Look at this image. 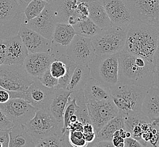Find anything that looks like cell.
I'll return each mask as SVG.
<instances>
[{
	"instance_id": "bcb514c9",
	"label": "cell",
	"mask_w": 159,
	"mask_h": 147,
	"mask_svg": "<svg viewBox=\"0 0 159 147\" xmlns=\"http://www.w3.org/2000/svg\"><path fill=\"white\" fill-rule=\"evenodd\" d=\"M84 135V138L86 140V141L88 143H90L94 140L95 138L96 134L95 132H91L89 134H83Z\"/></svg>"
},
{
	"instance_id": "f907efd6",
	"label": "cell",
	"mask_w": 159,
	"mask_h": 147,
	"mask_svg": "<svg viewBox=\"0 0 159 147\" xmlns=\"http://www.w3.org/2000/svg\"><path fill=\"white\" fill-rule=\"evenodd\" d=\"M45 2H46L47 3H50V2H52L53 0H43Z\"/></svg>"
},
{
	"instance_id": "7c38bea8",
	"label": "cell",
	"mask_w": 159,
	"mask_h": 147,
	"mask_svg": "<svg viewBox=\"0 0 159 147\" xmlns=\"http://www.w3.org/2000/svg\"><path fill=\"white\" fill-rule=\"evenodd\" d=\"M0 109L14 125L25 124L34 117L37 110L21 98H11L5 103H0Z\"/></svg>"
},
{
	"instance_id": "9c48e42d",
	"label": "cell",
	"mask_w": 159,
	"mask_h": 147,
	"mask_svg": "<svg viewBox=\"0 0 159 147\" xmlns=\"http://www.w3.org/2000/svg\"><path fill=\"white\" fill-rule=\"evenodd\" d=\"M54 92L55 88L47 87L38 79H34L25 91H9V93L10 99L21 98L27 101L37 109L48 110Z\"/></svg>"
},
{
	"instance_id": "484cf974",
	"label": "cell",
	"mask_w": 159,
	"mask_h": 147,
	"mask_svg": "<svg viewBox=\"0 0 159 147\" xmlns=\"http://www.w3.org/2000/svg\"><path fill=\"white\" fill-rule=\"evenodd\" d=\"M90 78L88 65H77L66 90L71 92L83 90Z\"/></svg>"
},
{
	"instance_id": "7bdbcfd3",
	"label": "cell",
	"mask_w": 159,
	"mask_h": 147,
	"mask_svg": "<svg viewBox=\"0 0 159 147\" xmlns=\"http://www.w3.org/2000/svg\"><path fill=\"white\" fill-rule=\"evenodd\" d=\"M152 63L155 70H159V48H157L153 56Z\"/></svg>"
},
{
	"instance_id": "ba28073f",
	"label": "cell",
	"mask_w": 159,
	"mask_h": 147,
	"mask_svg": "<svg viewBox=\"0 0 159 147\" xmlns=\"http://www.w3.org/2000/svg\"><path fill=\"white\" fill-rule=\"evenodd\" d=\"M62 123L58 122L48 110L37 109L34 117L25 125L35 143L39 139L53 134L62 135Z\"/></svg>"
},
{
	"instance_id": "db71d44e",
	"label": "cell",
	"mask_w": 159,
	"mask_h": 147,
	"mask_svg": "<svg viewBox=\"0 0 159 147\" xmlns=\"http://www.w3.org/2000/svg\"><path fill=\"white\" fill-rule=\"evenodd\" d=\"M1 88H2L1 87H0V89H1Z\"/></svg>"
},
{
	"instance_id": "4fadbf2b",
	"label": "cell",
	"mask_w": 159,
	"mask_h": 147,
	"mask_svg": "<svg viewBox=\"0 0 159 147\" xmlns=\"http://www.w3.org/2000/svg\"><path fill=\"white\" fill-rule=\"evenodd\" d=\"M57 20L53 1L47 3L44 9L38 16L29 21H25L24 24L29 29L52 41L54 29Z\"/></svg>"
},
{
	"instance_id": "681fc988",
	"label": "cell",
	"mask_w": 159,
	"mask_h": 147,
	"mask_svg": "<svg viewBox=\"0 0 159 147\" xmlns=\"http://www.w3.org/2000/svg\"><path fill=\"white\" fill-rule=\"evenodd\" d=\"M88 2H98L100 1V0H86Z\"/></svg>"
},
{
	"instance_id": "4dcf8cb0",
	"label": "cell",
	"mask_w": 159,
	"mask_h": 147,
	"mask_svg": "<svg viewBox=\"0 0 159 147\" xmlns=\"http://www.w3.org/2000/svg\"><path fill=\"white\" fill-rule=\"evenodd\" d=\"M46 4L47 2L43 0H31L24 10L25 21H29L38 16L44 9Z\"/></svg>"
},
{
	"instance_id": "f5cc1de1",
	"label": "cell",
	"mask_w": 159,
	"mask_h": 147,
	"mask_svg": "<svg viewBox=\"0 0 159 147\" xmlns=\"http://www.w3.org/2000/svg\"><path fill=\"white\" fill-rule=\"evenodd\" d=\"M156 28H157V32H158V34H159V26L156 27Z\"/></svg>"
},
{
	"instance_id": "8fae6325",
	"label": "cell",
	"mask_w": 159,
	"mask_h": 147,
	"mask_svg": "<svg viewBox=\"0 0 159 147\" xmlns=\"http://www.w3.org/2000/svg\"><path fill=\"white\" fill-rule=\"evenodd\" d=\"M135 19L159 26V0H123Z\"/></svg>"
},
{
	"instance_id": "3957f363",
	"label": "cell",
	"mask_w": 159,
	"mask_h": 147,
	"mask_svg": "<svg viewBox=\"0 0 159 147\" xmlns=\"http://www.w3.org/2000/svg\"><path fill=\"white\" fill-rule=\"evenodd\" d=\"M112 99L124 115L142 112V105L150 87L117 82L109 86Z\"/></svg>"
},
{
	"instance_id": "836d02e7",
	"label": "cell",
	"mask_w": 159,
	"mask_h": 147,
	"mask_svg": "<svg viewBox=\"0 0 159 147\" xmlns=\"http://www.w3.org/2000/svg\"><path fill=\"white\" fill-rule=\"evenodd\" d=\"M38 79L44 86L50 88H56L58 85V79L52 76L49 69L45 71Z\"/></svg>"
},
{
	"instance_id": "816d5d0a",
	"label": "cell",
	"mask_w": 159,
	"mask_h": 147,
	"mask_svg": "<svg viewBox=\"0 0 159 147\" xmlns=\"http://www.w3.org/2000/svg\"><path fill=\"white\" fill-rule=\"evenodd\" d=\"M157 48H159V36L158 37V41H157Z\"/></svg>"
},
{
	"instance_id": "b9f144b4",
	"label": "cell",
	"mask_w": 159,
	"mask_h": 147,
	"mask_svg": "<svg viewBox=\"0 0 159 147\" xmlns=\"http://www.w3.org/2000/svg\"><path fill=\"white\" fill-rule=\"evenodd\" d=\"M5 60V45L2 41H0V66L4 64Z\"/></svg>"
},
{
	"instance_id": "83f0119b",
	"label": "cell",
	"mask_w": 159,
	"mask_h": 147,
	"mask_svg": "<svg viewBox=\"0 0 159 147\" xmlns=\"http://www.w3.org/2000/svg\"><path fill=\"white\" fill-rule=\"evenodd\" d=\"M73 27L76 35L87 38H92L102 31L89 16L80 20Z\"/></svg>"
},
{
	"instance_id": "ffe728a7",
	"label": "cell",
	"mask_w": 159,
	"mask_h": 147,
	"mask_svg": "<svg viewBox=\"0 0 159 147\" xmlns=\"http://www.w3.org/2000/svg\"><path fill=\"white\" fill-rule=\"evenodd\" d=\"M83 92L88 100L103 101L112 99L109 86L92 77L86 84Z\"/></svg>"
},
{
	"instance_id": "d590c367",
	"label": "cell",
	"mask_w": 159,
	"mask_h": 147,
	"mask_svg": "<svg viewBox=\"0 0 159 147\" xmlns=\"http://www.w3.org/2000/svg\"><path fill=\"white\" fill-rule=\"evenodd\" d=\"M13 126V122L10 120L0 109V130H9Z\"/></svg>"
},
{
	"instance_id": "e0dca14e",
	"label": "cell",
	"mask_w": 159,
	"mask_h": 147,
	"mask_svg": "<svg viewBox=\"0 0 159 147\" xmlns=\"http://www.w3.org/2000/svg\"><path fill=\"white\" fill-rule=\"evenodd\" d=\"M56 58L54 53H29L23 65L31 77L34 79H39L49 69L51 64Z\"/></svg>"
},
{
	"instance_id": "5bb4252c",
	"label": "cell",
	"mask_w": 159,
	"mask_h": 147,
	"mask_svg": "<svg viewBox=\"0 0 159 147\" xmlns=\"http://www.w3.org/2000/svg\"><path fill=\"white\" fill-rule=\"evenodd\" d=\"M66 55L77 65H88L96 56L91 38L78 35L67 46Z\"/></svg>"
},
{
	"instance_id": "f35d334b",
	"label": "cell",
	"mask_w": 159,
	"mask_h": 147,
	"mask_svg": "<svg viewBox=\"0 0 159 147\" xmlns=\"http://www.w3.org/2000/svg\"><path fill=\"white\" fill-rule=\"evenodd\" d=\"M87 147H114L112 141H100L95 143H89Z\"/></svg>"
},
{
	"instance_id": "8d00e7d4",
	"label": "cell",
	"mask_w": 159,
	"mask_h": 147,
	"mask_svg": "<svg viewBox=\"0 0 159 147\" xmlns=\"http://www.w3.org/2000/svg\"><path fill=\"white\" fill-rule=\"evenodd\" d=\"M9 130H0V147H9Z\"/></svg>"
},
{
	"instance_id": "ab89813d",
	"label": "cell",
	"mask_w": 159,
	"mask_h": 147,
	"mask_svg": "<svg viewBox=\"0 0 159 147\" xmlns=\"http://www.w3.org/2000/svg\"><path fill=\"white\" fill-rule=\"evenodd\" d=\"M10 99L9 91L3 88L0 89V103L7 102Z\"/></svg>"
},
{
	"instance_id": "7a4b0ae2",
	"label": "cell",
	"mask_w": 159,
	"mask_h": 147,
	"mask_svg": "<svg viewBox=\"0 0 159 147\" xmlns=\"http://www.w3.org/2000/svg\"><path fill=\"white\" fill-rule=\"evenodd\" d=\"M118 82L150 87L155 70L152 62L125 51L118 53Z\"/></svg>"
},
{
	"instance_id": "52a82bcc",
	"label": "cell",
	"mask_w": 159,
	"mask_h": 147,
	"mask_svg": "<svg viewBox=\"0 0 159 147\" xmlns=\"http://www.w3.org/2000/svg\"><path fill=\"white\" fill-rule=\"evenodd\" d=\"M23 65L0 66V87L9 91L24 92L33 82Z\"/></svg>"
},
{
	"instance_id": "44dd1931",
	"label": "cell",
	"mask_w": 159,
	"mask_h": 147,
	"mask_svg": "<svg viewBox=\"0 0 159 147\" xmlns=\"http://www.w3.org/2000/svg\"><path fill=\"white\" fill-rule=\"evenodd\" d=\"M35 147V142L25 124L14 125L9 129V147Z\"/></svg>"
},
{
	"instance_id": "7402d4cb",
	"label": "cell",
	"mask_w": 159,
	"mask_h": 147,
	"mask_svg": "<svg viewBox=\"0 0 159 147\" xmlns=\"http://www.w3.org/2000/svg\"><path fill=\"white\" fill-rule=\"evenodd\" d=\"M71 92L63 88H55L48 111L59 122L63 123L64 111Z\"/></svg>"
},
{
	"instance_id": "f6af8a7d",
	"label": "cell",
	"mask_w": 159,
	"mask_h": 147,
	"mask_svg": "<svg viewBox=\"0 0 159 147\" xmlns=\"http://www.w3.org/2000/svg\"><path fill=\"white\" fill-rule=\"evenodd\" d=\"M153 86L159 88V70L154 71L153 76Z\"/></svg>"
},
{
	"instance_id": "60d3db41",
	"label": "cell",
	"mask_w": 159,
	"mask_h": 147,
	"mask_svg": "<svg viewBox=\"0 0 159 147\" xmlns=\"http://www.w3.org/2000/svg\"><path fill=\"white\" fill-rule=\"evenodd\" d=\"M112 143L114 147H124V139L121 137L120 135L113 136Z\"/></svg>"
},
{
	"instance_id": "7dc6e473",
	"label": "cell",
	"mask_w": 159,
	"mask_h": 147,
	"mask_svg": "<svg viewBox=\"0 0 159 147\" xmlns=\"http://www.w3.org/2000/svg\"><path fill=\"white\" fill-rule=\"evenodd\" d=\"M16 2L19 5L20 7L23 10H25V7L27 6V5L29 4V2L31 1V0H16Z\"/></svg>"
},
{
	"instance_id": "5b68a950",
	"label": "cell",
	"mask_w": 159,
	"mask_h": 147,
	"mask_svg": "<svg viewBox=\"0 0 159 147\" xmlns=\"http://www.w3.org/2000/svg\"><path fill=\"white\" fill-rule=\"evenodd\" d=\"M126 38V27L112 26L102 30L92 40L96 55L116 54L124 50Z\"/></svg>"
},
{
	"instance_id": "8992f818",
	"label": "cell",
	"mask_w": 159,
	"mask_h": 147,
	"mask_svg": "<svg viewBox=\"0 0 159 147\" xmlns=\"http://www.w3.org/2000/svg\"><path fill=\"white\" fill-rule=\"evenodd\" d=\"M91 77L100 82L111 86L118 82V53L96 55L88 65Z\"/></svg>"
},
{
	"instance_id": "9a60e30c",
	"label": "cell",
	"mask_w": 159,
	"mask_h": 147,
	"mask_svg": "<svg viewBox=\"0 0 159 147\" xmlns=\"http://www.w3.org/2000/svg\"><path fill=\"white\" fill-rule=\"evenodd\" d=\"M18 35L27 49L29 53L39 52L53 53V43L50 40L45 38L38 32L22 24Z\"/></svg>"
},
{
	"instance_id": "ac0fdd59",
	"label": "cell",
	"mask_w": 159,
	"mask_h": 147,
	"mask_svg": "<svg viewBox=\"0 0 159 147\" xmlns=\"http://www.w3.org/2000/svg\"><path fill=\"white\" fill-rule=\"evenodd\" d=\"M5 45V60L3 64L23 65L29 51L18 35L2 40Z\"/></svg>"
},
{
	"instance_id": "d4e9b609",
	"label": "cell",
	"mask_w": 159,
	"mask_h": 147,
	"mask_svg": "<svg viewBox=\"0 0 159 147\" xmlns=\"http://www.w3.org/2000/svg\"><path fill=\"white\" fill-rule=\"evenodd\" d=\"M89 17L102 30L111 28L113 26L104 7L100 1L88 2Z\"/></svg>"
},
{
	"instance_id": "4316f807",
	"label": "cell",
	"mask_w": 159,
	"mask_h": 147,
	"mask_svg": "<svg viewBox=\"0 0 159 147\" xmlns=\"http://www.w3.org/2000/svg\"><path fill=\"white\" fill-rule=\"evenodd\" d=\"M73 27L68 23H57L52 38L53 44L67 47L75 35Z\"/></svg>"
},
{
	"instance_id": "d6986e66",
	"label": "cell",
	"mask_w": 159,
	"mask_h": 147,
	"mask_svg": "<svg viewBox=\"0 0 159 147\" xmlns=\"http://www.w3.org/2000/svg\"><path fill=\"white\" fill-rule=\"evenodd\" d=\"M141 111L151 122L159 121V88L150 87L144 97Z\"/></svg>"
},
{
	"instance_id": "ee69618b",
	"label": "cell",
	"mask_w": 159,
	"mask_h": 147,
	"mask_svg": "<svg viewBox=\"0 0 159 147\" xmlns=\"http://www.w3.org/2000/svg\"><path fill=\"white\" fill-rule=\"evenodd\" d=\"M151 125L153 127L156 128L157 130V141H156L155 147H159V121H153L151 122Z\"/></svg>"
},
{
	"instance_id": "74e56055",
	"label": "cell",
	"mask_w": 159,
	"mask_h": 147,
	"mask_svg": "<svg viewBox=\"0 0 159 147\" xmlns=\"http://www.w3.org/2000/svg\"><path fill=\"white\" fill-rule=\"evenodd\" d=\"M124 147H144L139 141L132 136L124 139Z\"/></svg>"
},
{
	"instance_id": "cb8c5ba5",
	"label": "cell",
	"mask_w": 159,
	"mask_h": 147,
	"mask_svg": "<svg viewBox=\"0 0 159 147\" xmlns=\"http://www.w3.org/2000/svg\"><path fill=\"white\" fill-rule=\"evenodd\" d=\"M121 128L125 129V117L121 112H118L116 117L108 122L96 134L94 140L90 143H95L100 141H112L115 132Z\"/></svg>"
},
{
	"instance_id": "f546056e",
	"label": "cell",
	"mask_w": 159,
	"mask_h": 147,
	"mask_svg": "<svg viewBox=\"0 0 159 147\" xmlns=\"http://www.w3.org/2000/svg\"><path fill=\"white\" fill-rule=\"evenodd\" d=\"M58 58L65 62L67 66V70H66V73L65 74V75L58 79V85L57 88L66 89L68 84L70 82V79L72 77L74 70L77 66V65L75 63H74L72 60H71L70 58L69 57L66 55L63 54Z\"/></svg>"
},
{
	"instance_id": "c3c4849f",
	"label": "cell",
	"mask_w": 159,
	"mask_h": 147,
	"mask_svg": "<svg viewBox=\"0 0 159 147\" xmlns=\"http://www.w3.org/2000/svg\"><path fill=\"white\" fill-rule=\"evenodd\" d=\"M78 121V118L77 116L75 114L71 115L70 118V123H75V122Z\"/></svg>"
},
{
	"instance_id": "30bf717a",
	"label": "cell",
	"mask_w": 159,
	"mask_h": 147,
	"mask_svg": "<svg viewBox=\"0 0 159 147\" xmlns=\"http://www.w3.org/2000/svg\"><path fill=\"white\" fill-rule=\"evenodd\" d=\"M87 105L91 125L95 134L118 114V109L113 99L98 101L88 100Z\"/></svg>"
},
{
	"instance_id": "603a6c76",
	"label": "cell",
	"mask_w": 159,
	"mask_h": 147,
	"mask_svg": "<svg viewBox=\"0 0 159 147\" xmlns=\"http://www.w3.org/2000/svg\"><path fill=\"white\" fill-rule=\"evenodd\" d=\"M78 0H53L55 11L58 23H68L70 16H73L78 22L82 18L76 13Z\"/></svg>"
},
{
	"instance_id": "6da1fadb",
	"label": "cell",
	"mask_w": 159,
	"mask_h": 147,
	"mask_svg": "<svg viewBox=\"0 0 159 147\" xmlns=\"http://www.w3.org/2000/svg\"><path fill=\"white\" fill-rule=\"evenodd\" d=\"M159 34L156 27L134 19L126 27V38L124 51L152 62L157 49Z\"/></svg>"
},
{
	"instance_id": "e575fe53",
	"label": "cell",
	"mask_w": 159,
	"mask_h": 147,
	"mask_svg": "<svg viewBox=\"0 0 159 147\" xmlns=\"http://www.w3.org/2000/svg\"><path fill=\"white\" fill-rule=\"evenodd\" d=\"M68 140L71 146H73V147H87L89 144L84 139V138L80 139V138H76L75 136H74L73 135L71 134L70 132H69Z\"/></svg>"
},
{
	"instance_id": "2e32d148",
	"label": "cell",
	"mask_w": 159,
	"mask_h": 147,
	"mask_svg": "<svg viewBox=\"0 0 159 147\" xmlns=\"http://www.w3.org/2000/svg\"><path fill=\"white\" fill-rule=\"evenodd\" d=\"M113 26L127 27L134 20L123 0H100Z\"/></svg>"
},
{
	"instance_id": "f1b7e54d",
	"label": "cell",
	"mask_w": 159,
	"mask_h": 147,
	"mask_svg": "<svg viewBox=\"0 0 159 147\" xmlns=\"http://www.w3.org/2000/svg\"><path fill=\"white\" fill-rule=\"evenodd\" d=\"M69 135L53 134L39 139L35 142V147H62L71 146L69 140Z\"/></svg>"
},
{
	"instance_id": "277c9868",
	"label": "cell",
	"mask_w": 159,
	"mask_h": 147,
	"mask_svg": "<svg viewBox=\"0 0 159 147\" xmlns=\"http://www.w3.org/2000/svg\"><path fill=\"white\" fill-rule=\"evenodd\" d=\"M25 20L24 10L16 0H0V41L17 35Z\"/></svg>"
},
{
	"instance_id": "d6a6232c",
	"label": "cell",
	"mask_w": 159,
	"mask_h": 147,
	"mask_svg": "<svg viewBox=\"0 0 159 147\" xmlns=\"http://www.w3.org/2000/svg\"><path fill=\"white\" fill-rule=\"evenodd\" d=\"M49 70L52 76L59 79L65 75L67 66L64 61L57 58L51 64Z\"/></svg>"
},
{
	"instance_id": "1f68e13d",
	"label": "cell",
	"mask_w": 159,
	"mask_h": 147,
	"mask_svg": "<svg viewBox=\"0 0 159 147\" xmlns=\"http://www.w3.org/2000/svg\"><path fill=\"white\" fill-rule=\"evenodd\" d=\"M76 103L75 99L70 96L68 100L67 105L64 111V115H63V123H62V127L61 129V134L64 135L66 132H69L67 131V128L70 124V118L71 115L75 114V110H76Z\"/></svg>"
}]
</instances>
